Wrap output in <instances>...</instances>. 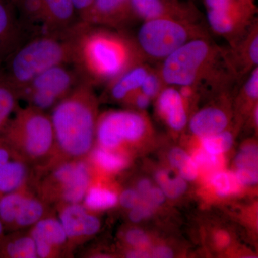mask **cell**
Returning a JSON list of instances; mask_svg holds the SVG:
<instances>
[{
  "mask_svg": "<svg viewBox=\"0 0 258 258\" xmlns=\"http://www.w3.org/2000/svg\"><path fill=\"white\" fill-rule=\"evenodd\" d=\"M128 257H149V254L142 250H134L127 254Z\"/></svg>",
  "mask_w": 258,
  "mask_h": 258,
  "instance_id": "ee69618b",
  "label": "cell"
},
{
  "mask_svg": "<svg viewBox=\"0 0 258 258\" xmlns=\"http://www.w3.org/2000/svg\"><path fill=\"white\" fill-rule=\"evenodd\" d=\"M119 200L122 206L127 209L134 208L142 202L138 191L132 189H127L123 191L120 195Z\"/></svg>",
  "mask_w": 258,
  "mask_h": 258,
  "instance_id": "74e56055",
  "label": "cell"
},
{
  "mask_svg": "<svg viewBox=\"0 0 258 258\" xmlns=\"http://www.w3.org/2000/svg\"><path fill=\"white\" fill-rule=\"evenodd\" d=\"M152 68L147 62L136 64L106 84L105 93L113 101H123L131 93L140 89Z\"/></svg>",
  "mask_w": 258,
  "mask_h": 258,
  "instance_id": "ac0fdd59",
  "label": "cell"
},
{
  "mask_svg": "<svg viewBox=\"0 0 258 258\" xmlns=\"http://www.w3.org/2000/svg\"><path fill=\"white\" fill-rule=\"evenodd\" d=\"M20 96L0 70V134L18 106Z\"/></svg>",
  "mask_w": 258,
  "mask_h": 258,
  "instance_id": "484cf974",
  "label": "cell"
},
{
  "mask_svg": "<svg viewBox=\"0 0 258 258\" xmlns=\"http://www.w3.org/2000/svg\"><path fill=\"white\" fill-rule=\"evenodd\" d=\"M156 98L158 112L167 125L173 130H182L187 123V113L178 88L167 85Z\"/></svg>",
  "mask_w": 258,
  "mask_h": 258,
  "instance_id": "2e32d148",
  "label": "cell"
},
{
  "mask_svg": "<svg viewBox=\"0 0 258 258\" xmlns=\"http://www.w3.org/2000/svg\"><path fill=\"white\" fill-rule=\"evenodd\" d=\"M83 81L74 64H58L32 80L20 93V100L42 111H51Z\"/></svg>",
  "mask_w": 258,
  "mask_h": 258,
  "instance_id": "52a82bcc",
  "label": "cell"
},
{
  "mask_svg": "<svg viewBox=\"0 0 258 258\" xmlns=\"http://www.w3.org/2000/svg\"><path fill=\"white\" fill-rule=\"evenodd\" d=\"M202 20L157 19L142 22L135 38L144 60L160 62L185 44L210 37Z\"/></svg>",
  "mask_w": 258,
  "mask_h": 258,
  "instance_id": "8992f818",
  "label": "cell"
},
{
  "mask_svg": "<svg viewBox=\"0 0 258 258\" xmlns=\"http://www.w3.org/2000/svg\"><path fill=\"white\" fill-rule=\"evenodd\" d=\"M201 139L204 149L215 155H220L222 153L227 152L233 144L232 134L225 130Z\"/></svg>",
  "mask_w": 258,
  "mask_h": 258,
  "instance_id": "4dcf8cb0",
  "label": "cell"
},
{
  "mask_svg": "<svg viewBox=\"0 0 258 258\" xmlns=\"http://www.w3.org/2000/svg\"><path fill=\"white\" fill-rule=\"evenodd\" d=\"M40 186L42 198L66 204L83 201L90 186V171L83 159L55 163Z\"/></svg>",
  "mask_w": 258,
  "mask_h": 258,
  "instance_id": "ba28073f",
  "label": "cell"
},
{
  "mask_svg": "<svg viewBox=\"0 0 258 258\" xmlns=\"http://www.w3.org/2000/svg\"><path fill=\"white\" fill-rule=\"evenodd\" d=\"M46 11L47 32L71 30L81 22L73 0H42Z\"/></svg>",
  "mask_w": 258,
  "mask_h": 258,
  "instance_id": "d6986e66",
  "label": "cell"
},
{
  "mask_svg": "<svg viewBox=\"0 0 258 258\" xmlns=\"http://www.w3.org/2000/svg\"><path fill=\"white\" fill-rule=\"evenodd\" d=\"M198 166H203L207 169L218 167L221 164V159L220 155L210 154L204 149L197 153L195 159H194Z\"/></svg>",
  "mask_w": 258,
  "mask_h": 258,
  "instance_id": "e575fe53",
  "label": "cell"
},
{
  "mask_svg": "<svg viewBox=\"0 0 258 258\" xmlns=\"http://www.w3.org/2000/svg\"><path fill=\"white\" fill-rule=\"evenodd\" d=\"M69 240H82L98 232L100 220L88 212V209L80 203L66 204L59 215Z\"/></svg>",
  "mask_w": 258,
  "mask_h": 258,
  "instance_id": "9a60e30c",
  "label": "cell"
},
{
  "mask_svg": "<svg viewBox=\"0 0 258 258\" xmlns=\"http://www.w3.org/2000/svg\"><path fill=\"white\" fill-rule=\"evenodd\" d=\"M217 243L220 244V246H225L228 244L229 237L227 234L224 233V232H220L218 235H217Z\"/></svg>",
  "mask_w": 258,
  "mask_h": 258,
  "instance_id": "7bdbcfd3",
  "label": "cell"
},
{
  "mask_svg": "<svg viewBox=\"0 0 258 258\" xmlns=\"http://www.w3.org/2000/svg\"><path fill=\"white\" fill-rule=\"evenodd\" d=\"M29 164L50 163L55 156V137L50 114L36 108L18 106L0 134Z\"/></svg>",
  "mask_w": 258,
  "mask_h": 258,
  "instance_id": "5b68a950",
  "label": "cell"
},
{
  "mask_svg": "<svg viewBox=\"0 0 258 258\" xmlns=\"http://www.w3.org/2000/svg\"><path fill=\"white\" fill-rule=\"evenodd\" d=\"M152 208L148 206L146 204H139L132 208L129 214V218L134 222L142 221L144 219L150 216L152 214Z\"/></svg>",
  "mask_w": 258,
  "mask_h": 258,
  "instance_id": "ab89813d",
  "label": "cell"
},
{
  "mask_svg": "<svg viewBox=\"0 0 258 258\" xmlns=\"http://www.w3.org/2000/svg\"><path fill=\"white\" fill-rule=\"evenodd\" d=\"M22 26L30 37L47 32V15L42 0H12Z\"/></svg>",
  "mask_w": 258,
  "mask_h": 258,
  "instance_id": "ffe728a7",
  "label": "cell"
},
{
  "mask_svg": "<svg viewBox=\"0 0 258 258\" xmlns=\"http://www.w3.org/2000/svg\"><path fill=\"white\" fill-rule=\"evenodd\" d=\"M30 235L35 242L37 257H52L69 242L60 220L45 217L32 226Z\"/></svg>",
  "mask_w": 258,
  "mask_h": 258,
  "instance_id": "5bb4252c",
  "label": "cell"
},
{
  "mask_svg": "<svg viewBox=\"0 0 258 258\" xmlns=\"http://www.w3.org/2000/svg\"><path fill=\"white\" fill-rule=\"evenodd\" d=\"M30 35L22 26L12 0H0V69Z\"/></svg>",
  "mask_w": 258,
  "mask_h": 258,
  "instance_id": "7c38bea8",
  "label": "cell"
},
{
  "mask_svg": "<svg viewBox=\"0 0 258 258\" xmlns=\"http://www.w3.org/2000/svg\"><path fill=\"white\" fill-rule=\"evenodd\" d=\"M50 116L55 137L53 159L61 158L57 162L83 159L91 152L98 116V98L91 83H80L51 110Z\"/></svg>",
  "mask_w": 258,
  "mask_h": 258,
  "instance_id": "3957f363",
  "label": "cell"
},
{
  "mask_svg": "<svg viewBox=\"0 0 258 258\" xmlns=\"http://www.w3.org/2000/svg\"><path fill=\"white\" fill-rule=\"evenodd\" d=\"M80 23L66 32H45L30 37L7 59L0 70L19 96L44 71L58 64H72L74 37Z\"/></svg>",
  "mask_w": 258,
  "mask_h": 258,
  "instance_id": "277c9868",
  "label": "cell"
},
{
  "mask_svg": "<svg viewBox=\"0 0 258 258\" xmlns=\"http://www.w3.org/2000/svg\"><path fill=\"white\" fill-rule=\"evenodd\" d=\"M207 23L215 35L225 39L229 46L235 43L248 30L257 18L234 16L207 10Z\"/></svg>",
  "mask_w": 258,
  "mask_h": 258,
  "instance_id": "e0dca14e",
  "label": "cell"
},
{
  "mask_svg": "<svg viewBox=\"0 0 258 258\" xmlns=\"http://www.w3.org/2000/svg\"><path fill=\"white\" fill-rule=\"evenodd\" d=\"M257 148L254 145H249L242 148L236 157L237 171L257 174Z\"/></svg>",
  "mask_w": 258,
  "mask_h": 258,
  "instance_id": "d6a6232c",
  "label": "cell"
},
{
  "mask_svg": "<svg viewBox=\"0 0 258 258\" xmlns=\"http://www.w3.org/2000/svg\"><path fill=\"white\" fill-rule=\"evenodd\" d=\"M125 240L134 247H142L149 242L147 235L140 230H129L125 235Z\"/></svg>",
  "mask_w": 258,
  "mask_h": 258,
  "instance_id": "f35d334b",
  "label": "cell"
},
{
  "mask_svg": "<svg viewBox=\"0 0 258 258\" xmlns=\"http://www.w3.org/2000/svg\"><path fill=\"white\" fill-rule=\"evenodd\" d=\"M82 22L126 31L129 26L139 21L134 14L132 0H93Z\"/></svg>",
  "mask_w": 258,
  "mask_h": 258,
  "instance_id": "30bf717a",
  "label": "cell"
},
{
  "mask_svg": "<svg viewBox=\"0 0 258 258\" xmlns=\"http://www.w3.org/2000/svg\"><path fill=\"white\" fill-rule=\"evenodd\" d=\"M77 11L78 15L81 22L83 21L86 15L87 14L88 10L91 8L93 0H73Z\"/></svg>",
  "mask_w": 258,
  "mask_h": 258,
  "instance_id": "60d3db41",
  "label": "cell"
},
{
  "mask_svg": "<svg viewBox=\"0 0 258 258\" xmlns=\"http://www.w3.org/2000/svg\"><path fill=\"white\" fill-rule=\"evenodd\" d=\"M203 3L206 10H214L235 16L254 18L257 13L255 4L242 0H203Z\"/></svg>",
  "mask_w": 258,
  "mask_h": 258,
  "instance_id": "d4e9b609",
  "label": "cell"
},
{
  "mask_svg": "<svg viewBox=\"0 0 258 258\" xmlns=\"http://www.w3.org/2000/svg\"><path fill=\"white\" fill-rule=\"evenodd\" d=\"M211 184L220 196L225 197L238 192L241 184L235 174L218 172L214 174Z\"/></svg>",
  "mask_w": 258,
  "mask_h": 258,
  "instance_id": "1f68e13d",
  "label": "cell"
},
{
  "mask_svg": "<svg viewBox=\"0 0 258 258\" xmlns=\"http://www.w3.org/2000/svg\"><path fill=\"white\" fill-rule=\"evenodd\" d=\"M147 131L148 122L142 113L109 111L98 116L96 137L102 147L113 149L124 142L139 140Z\"/></svg>",
  "mask_w": 258,
  "mask_h": 258,
  "instance_id": "9c48e42d",
  "label": "cell"
},
{
  "mask_svg": "<svg viewBox=\"0 0 258 258\" xmlns=\"http://www.w3.org/2000/svg\"><path fill=\"white\" fill-rule=\"evenodd\" d=\"M153 257L158 258H169L173 257L171 249L165 247H158L153 251Z\"/></svg>",
  "mask_w": 258,
  "mask_h": 258,
  "instance_id": "b9f144b4",
  "label": "cell"
},
{
  "mask_svg": "<svg viewBox=\"0 0 258 258\" xmlns=\"http://www.w3.org/2000/svg\"><path fill=\"white\" fill-rule=\"evenodd\" d=\"M146 62L126 31L81 22L74 37L72 64L92 86L108 84L136 64Z\"/></svg>",
  "mask_w": 258,
  "mask_h": 258,
  "instance_id": "6da1fadb",
  "label": "cell"
},
{
  "mask_svg": "<svg viewBox=\"0 0 258 258\" xmlns=\"http://www.w3.org/2000/svg\"><path fill=\"white\" fill-rule=\"evenodd\" d=\"M29 164L18 156L0 166V196L23 189L28 179Z\"/></svg>",
  "mask_w": 258,
  "mask_h": 258,
  "instance_id": "7402d4cb",
  "label": "cell"
},
{
  "mask_svg": "<svg viewBox=\"0 0 258 258\" xmlns=\"http://www.w3.org/2000/svg\"><path fill=\"white\" fill-rule=\"evenodd\" d=\"M228 125L227 112L217 106L207 107L200 110L189 120L190 130L200 138L220 133Z\"/></svg>",
  "mask_w": 258,
  "mask_h": 258,
  "instance_id": "44dd1931",
  "label": "cell"
},
{
  "mask_svg": "<svg viewBox=\"0 0 258 258\" xmlns=\"http://www.w3.org/2000/svg\"><path fill=\"white\" fill-rule=\"evenodd\" d=\"M242 1L246 2V3H252V4H255L254 0H242Z\"/></svg>",
  "mask_w": 258,
  "mask_h": 258,
  "instance_id": "bcb514c9",
  "label": "cell"
},
{
  "mask_svg": "<svg viewBox=\"0 0 258 258\" xmlns=\"http://www.w3.org/2000/svg\"><path fill=\"white\" fill-rule=\"evenodd\" d=\"M167 85L164 82L158 68H152L146 76L140 90L151 99L157 98Z\"/></svg>",
  "mask_w": 258,
  "mask_h": 258,
  "instance_id": "836d02e7",
  "label": "cell"
},
{
  "mask_svg": "<svg viewBox=\"0 0 258 258\" xmlns=\"http://www.w3.org/2000/svg\"><path fill=\"white\" fill-rule=\"evenodd\" d=\"M169 161L171 165L178 169L180 175L184 180L192 181L198 175V166L192 158L182 149L175 148L169 153Z\"/></svg>",
  "mask_w": 258,
  "mask_h": 258,
  "instance_id": "83f0119b",
  "label": "cell"
},
{
  "mask_svg": "<svg viewBox=\"0 0 258 258\" xmlns=\"http://www.w3.org/2000/svg\"><path fill=\"white\" fill-rule=\"evenodd\" d=\"M83 200L84 206L89 210H106L116 205L118 197L111 190L101 186H89Z\"/></svg>",
  "mask_w": 258,
  "mask_h": 258,
  "instance_id": "4316f807",
  "label": "cell"
},
{
  "mask_svg": "<svg viewBox=\"0 0 258 258\" xmlns=\"http://www.w3.org/2000/svg\"><path fill=\"white\" fill-rule=\"evenodd\" d=\"M151 100L152 99L146 96L140 89H139L128 95L122 102L132 104L140 111H144L150 105Z\"/></svg>",
  "mask_w": 258,
  "mask_h": 258,
  "instance_id": "d590c367",
  "label": "cell"
},
{
  "mask_svg": "<svg viewBox=\"0 0 258 258\" xmlns=\"http://www.w3.org/2000/svg\"><path fill=\"white\" fill-rule=\"evenodd\" d=\"M0 257H37L35 242L30 234H12L0 237Z\"/></svg>",
  "mask_w": 258,
  "mask_h": 258,
  "instance_id": "603a6c76",
  "label": "cell"
},
{
  "mask_svg": "<svg viewBox=\"0 0 258 258\" xmlns=\"http://www.w3.org/2000/svg\"><path fill=\"white\" fill-rule=\"evenodd\" d=\"M91 156L95 164L108 171L121 170L127 164L125 158L116 153L112 152L111 149L107 148H97L93 151Z\"/></svg>",
  "mask_w": 258,
  "mask_h": 258,
  "instance_id": "f1b7e54d",
  "label": "cell"
},
{
  "mask_svg": "<svg viewBox=\"0 0 258 258\" xmlns=\"http://www.w3.org/2000/svg\"><path fill=\"white\" fill-rule=\"evenodd\" d=\"M45 204L42 200L25 194L19 206L12 230L32 227L45 217Z\"/></svg>",
  "mask_w": 258,
  "mask_h": 258,
  "instance_id": "cb8c5ba5",
  "label": "cell"
},
{
  "mask_svg": "<svg viewBox=\"0 0 258 258\" xmlns=\"http://www.w3.org/2000/svg\"><path fill=\"white\" fill-rule=\"evenodd\" d=\"M159 72L168 86H191L224 91L240 83L231 62L228 47L220 46L211 37L185 44L161 61Z\"/></svg>",
  "mask_w": 258,
  "mask_h": 258,
  "instance_id": "7a4b0ae2",
  "label": "cell"
},
{
  "mask_svg": "<svg viewBox=\"0 0 258 258\" xmlns=\"http://www.w3.org/2000/svg\"><path fill=\"white\" fill-rule=\"evenodd\" d=\"M139 22L157 19L202 20V14L191 0H132Z\"/></svg>",
  "mask_w": 258,
  "mask_h": 258,
  "instance_id": "8fae6325",
  "label": "cell"
},
{
  "mask_svg": "<svg viewBox=\"0 0 258 258\" xmlns=\"http://www.w3.org/2000/svg\"><path fill=\"white\" fill-rule=\"evenodd\" d=\"M165 197V195L161 191V189L152 186L145 193L141 195L140 198L142 202L152 208L164 203Z\"/></svg>",
  "mask_w": 258,
  "mask_h": 258,
  "instance_id": "8d00e7d4",
  "label": "cell"
},
{
  "mask_svg": "<svg viewBox=\"0 0 258 258\" xmlns=\"http://www.w3.org/2000/svg\"><path fill=\"white\" fill-rule=\"evenodd\" d=\"M231 62L240 83L258 67L257 19L235 43L228 47Z\"/></svg>",
  "mask_w": 258,
  "mask_h": 258,
  "instance_id": "4fadbf2b",
  "label": "cell"
},
{
  "mask_svg": "<svg viewBox=\"0 0 258 258\" xmlns=\"http://www.w3.org/2000/svg\"><path fill=\"white\" fill-rule=\"evenodd\" d=\"M4 226H3V223H2L1 220H0V237L3 235V232H4Z\"/></svg>",
  "mask_w": 258,
  "mask_h": 258,
  "instance_id": "f6af8a7d",
  "label": "cell"
},
{
  "mask_svg": "<svg viewBox=\"0 0 258 258\" xmlns=\"http://www.w3.org/2000/svg\"><path fill=\"white\" fill-rule=\"evenodd\" d=\"M158 184L166 197L171 199L179 198L186 189V183L181 176H172L167 171L157 173Z\"/></svg>",
  "mask_w": 258,
  "mask_h": 258,
  "instance_id": "f546056e",
  "label": "cell"
}]
</instances>
